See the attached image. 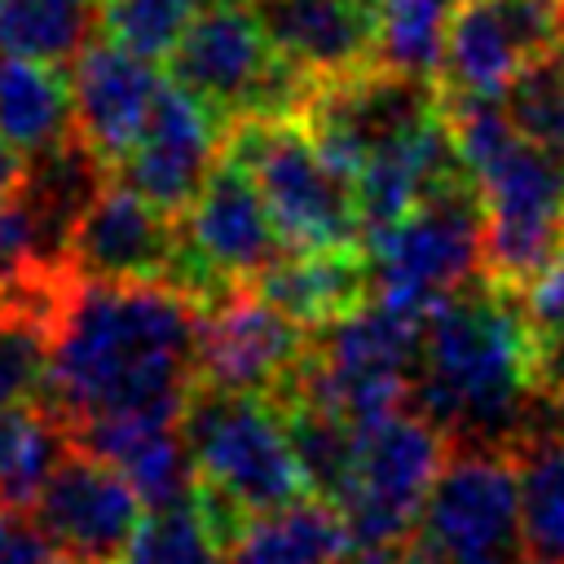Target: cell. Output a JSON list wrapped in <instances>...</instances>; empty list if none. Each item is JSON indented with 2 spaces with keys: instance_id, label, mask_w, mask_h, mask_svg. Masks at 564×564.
<instances>
[{
  "instance_id": "6da1fadb",
  "label": "cell",
  "mask_w": 564,
  "mask_h": 564,
  "mask_svg": "<svg viewBox=\"0 0 564 564\" xmlns=\"http://www.w3.org/2000/svg\"><path fill=\"white\" fill-rule=\"evenodd\" d=\"M198 322L203 304L172 282L62 269L40 401L70 427L97 414L181 419L198 383Z\"/></svg>"
},
{
  "instance_id": "7a4b0ae2",
  "label": "cell",
  "mask_w": 564,
  "mask_h": 564,
  "mask_svg": "<svg viewBox=\"0 0 564 564\" xmlns=\"http://www.w3.org/2000/svg\"><path fill=\"white\" fill-rule=\"evenodd\" d=\"M533 335L516 308V291L480 278L423 317L414 405L449 441L507 445L533 427Z\"/></svg>"
},
{
  "instance_id": "3957f363",
  "label": "cell",
  "mask_w": 564,
  "mask_h": 564,
  "mask_svg": "<svg viewBox=\"0 0 564 564\" xmlns=\"http://www.w3.org/2000/svg\"><path fill=\"white\" fill-rule=\"evenodd\" d=\"M181 436L198 476L194 502L225 538V546L247 516L286 507L308 494L286 419L269 397L194 383L181 410Z\"/></svg>"
},
{
  "instance_id": "277c9868",
  "label": "cell",
  "mask_w": 564,
  "mask_h": 564,
  "mask_svg": "<svg viewBox=\"0 0 564 564\" xmlns=\"http://www.w3.org/2000/svg\"><path fill=\"white\" fill-rule=\"evenodd\" d=\"M172 84L189 88L225 128L238 119H300L322 88L264 35L251 0L203 4L167 53Z\"/></svg>"
},
{
  "instance_id": "5b68a950",
  "label": "cell",
  "mask_w": 564,
  "mask_h": 564,
  "mask_svg": "<svg viewBox=\"0 0 564 564\" xmlns=\"http://www.w3.org/2000/svg\"><path fill=\"white\" fill-rule=\"evenodd\" d=\"M225 154L256 181L286 251L366 242L357 185L317 150L304 119H238L225 132Z\"/></svg>"
},
{
  "instance_id": "8992f818",
  "label": "cell",
  "mask_w": 564,
  "mask_h": 564,
  "mask_svg": "<svg viewBox=\"0 0 564 564\" xmlns=\"http://www.w3.org/2000/svg\"><path fill=\"white\" fill-rule=\"evenodd\" d=\"M370 300L427 317L485 278V203L476 181L432 189L410 216L366 238Z\"/></svg>"
},
{
  "instance_id": "52a82bcc",
  "label": "cell",
  "mask_w": 564,
  "mask_h": 564,
  "mask_svg": "<svg viewBox=\"0 0 564 564\" xmlns=\"http://www.w3.org/2000/svg\"><path fill=\"white\" fill-rule=\"evenodd\" d=\"M282 256L286 242L256 181L220 154L198 198L176 216V264L167 282L198 304H212L234 286H256Z\"/></svg>"
},
{
  "instance_id": "ba28073f",
  "label": "cell",
  "mask_w": 564,
  "mask_h": 564,
  "mask_svg": "<svg viewBox=\"0 0 564 564\" xmlns=\"http://www.w3.org/2000/svg\"><path fill=\"white\" fill-rule=\"evenodd\" d=\"M449 432L423 410H397L357 427V458L335 498L352 546H401L449 458Z\"/></svg>"
},
{
  "instance_id": "9c48e42d",
  "label": "cell",
  "mask_w": 564,
  "mask_h": 564,
  "mask_svg": "<svg viewBox=\"0 0 564 564\" xmlns=\"http://www.w3.org/2000/svg\"><path fill=\"white\" fill-rule=\"evenodd\" d=\"M419 524V542L445 564H529L511 445L454 441Z\"/></svg>"
},
{
  "instance_id": "30bf717a",
  "label": "cell",
  "mask_w": 564,
  "mask_h": 564,
  "mask_svg": "<svg viewBox=\"0 0 564 564\" xmlns=\"http://www.w3.org/2000/svg\"><path fill=\"white\" fill-rule=\"evenodd\" d=\"M476 185L485 203V278L520 291L564 247V159L520 137Z\"/></svg>"
},
{
  "instance_id": "8fae6325",
  "label": "cell",
  "mask_w": 564,
  "mask_h": 564,
  "mask_svg": "<svg viewBox=\"0 0 564 564\" xmlns=\"http://www.w3.org/2000/svg\"><path fill=\"white\" fill-rule=\"evenodd\" d=\"M308 352V326L286 317L260 286H234L203 304L198 383L278 397Z\"/></svg>"
},
{
  "instance_id": "7c38bea8",
  "label": "cell",
  "mask_w": 564,
  "mask_h": 564,
  "mask_svg": "<svg viewBox=\"0 0 564 564\" xmlns=\"http://www.w3.org/2000/svg\"><path fill=\"white\" fill-rule=\"evenodd\" d=\"M220 154H225V123L189 88L167 79L159 84L141 137L115 167L119 181L132 185L145 203H154L163 216H181L198 198Z\"/></svg>"
},
{
  "instance_id": "4fadbf2b",
  "label": "cell",
  "mask_w": 564,
  "mask_h": 564,
  "mask_svg": "<svg viewBox=\"0 0 564 564\" xmlns=\"http://www.w3.org/2000/svg\"><path fill=\"white\" fill-rule=\"evenodd\" d=\"M560 44L555 0H458L449 13L441 93L502 97L520 66Z\"/></svg>"
},
{
  "instance_id": "5bb4252c",
  "label": "cell",
  "mask_w": 564,
  "mask_h": 564,
  "mask_svg": "<svg viewBox=\"0 0 564 564\" xmlns=\"http://www.w3.org/2000/svg\"><path fill=\"white\" fill-rule=\"evenodd\" d=\"M31 524L62 555L119 564L141 524V498L110 463L70 445V454L44 480L31 507Z\"/></svg>"
},
{
  "instance_id": "9a60e30c",
  "label": "cell",
  "mask_w": 564,
  "mask_h": 564,
  "mask_svg": "<svg viewBox=\"0 0 564 564\" xmlns=\"http://www.w3.org/2000/svg\"><path fill=\"white\" fill-rule=\"evenodd\" d=\"M176 264V216H163L123 181H101L70 229L66 269L79 278H154L167 282Z\"/></svg>"
},
{
  "instance_id": "2e32d148",
  "label": "cell",
  "mask_w": 564,
  "mask_h": 564,
  "mask_svg": "<svg viewBox=\"0 0 564 564\" xmlns=\"http://www.w3.org/2000/svg\"><path fill=\"white\" fill-rule=\"evenodd\" d=\"M159 70L150 57L115 44V40H88L70 57V110H75V137L115 172V163L132 150L141 137L150 106L159 97Z\"/></svg>"
},
{
  "instance_id": "e0dca14e",
  "label": "cell",
  "mask_w": 564,
  "mask_h": 564,
  "mask_svg": "<svg viewBox=\"0 0 564 564\" xmlns=\"http://www.w3.org/2000/svg\"><path fill=\"white\" fill-rule=\"evenodd\" d=\"M273 48L317 84L375 66V0H251Z\"/></svg>"
},
{
  "instance_id": "ac0fdd59",
  "label": "cell",
  "mask_w": 564,
  "mask_h": 564,
  "mask_svg": "<svg viewBox=\"0 0 564 564\" xmlns=\"http://www.w3.org/2000/svg\"><path fill=\"white\" fill-rule=\"evenodd\" d=\"M286 317L317 330L361 300H370V260L361 247H330V251H286L260 282H256Z\"/></svg>"
},
{
  "instance_id": "d6986e66",
  "label": "cell",
  "mask_w": 564,
  "mask_h": 564,
  "mask_svg": "<svg viewBox=\"0 0 564 564\" xmlns=\"http://www.w3.org/2000/svg\"><path fill=\"white\" fill-rule=\"evenodd\" d=\"M352 533L335 502L295 498L247 516L229 538V564H348Z\"/></svg>"
},
{
  "instance_id": "ffe728a7",
  "label": "cell",
  "mask_w": 564,
  "mask_h": 564,
  "mask_svg": "<svg viewBox=\"0 0 564 564\" xmlns=\"http://www.w3.org/2000/svg\"><path fill=\"white\" fill-rule=\"evenodd\" d=\"M0 137L26 159L48 154L75 137L70 75L57 62L0 53Z\"/></svg>"
},
{
  "instance_id": "44dd1931",
  "label": "cell",
  "mask_w": 564,
  "mask_h": 564,
  "mask_svg": "<svg viewBox=\"0 0 564 564\" xmlns=\"http://www.w3.org/2000/svg\"><path fill=\"white\" fill-rule=\"evenodd\" d=\"M511 445L520 480V542L529 564H564V432L524 427Z\"/></svg>"
},
{
  "instance_id": "7402d4cb",
  "label": "cell",
  "mask_w": 564,
  "mask_h": 564,
  "mask_svg": "<svg viewBox=\"0 0 564 564\" xmlns=\"http://www.w3.org/2000/svg\"><path fill=\"white\" fill-rule=\"evenodd\" d=\"M70 423L48 401H18L0 410V511L22 516L35 507L53 467L70 454Z\"/></svg>"
},
{
  "instance_id": "603a6c76",
  "label": "cell",
  "mask_w": 564,
  "mask_h": 564,
  "mask_svg": "<svg viewBox=\"0 0 564 564\" xmlns=\"http://www.w3.org/2000/svg\"><path fill=\"white\" fill-rule=\"evenodd\" d=\"M101 0H0V53L70 62L97 31Z\"/></svg>"
},
{
  "instance_id": "cb8c5ba5",
  "label": "cell",
  "mask_w": 564,
  "mask_h": 564,
  "mask_svg": "<svg viewBox=\"0 0 564 564\" xmlns=\"http://www.w3.org/2000/svg\"><path fill=\"white\" fill-rule=\"evenodd\" d=\"M449 0H375V66L436 79L449 40Z\"/></svg>"
},
{
  "instance_id": "d4e9b609",
  "label": "cell",
  "mask_w": 564,
  "mask_h": 564,
  "mask_svg": "<svg viewBox=\"0 0 564 564\" xmlns=\"http://www.w3.org/2000/svg\"><path fill=\"white\" fill-rule=\"evenodd\" d=\"M286 419V432H291V445H295V458L304 467V480H308V494L335 502L352 476V458H357V427L344 423L339 414L313 405V401H273Z\"/></svg>"
},
{
  "instance_id": "484cf974",
  "label": "cell",
  "mask_w": 564,
  "mask_h": 564,
  "mask_svg": "<svg viewBox=\"0 0 564 564\" xmlns=\"http://www.w3.org/2000/svg\"><path fill=\"white\" fill-rule=\"evenodd\" d=\"M119 564H229V546L212 529L203 507L194 498H185L176 507L150 511L137 524Z\"/></svg>"
},
{
  "instance_id": "4316f807",
  "label": "cell",
  "mask_w": 564,
  "mask_h": 564,
  "mask_svg": "<svg viewBox=\"0 0 564 564\" xmlns=\"http://www.w3.org/2000/svg\"><path fill=\"white\" fill-rule=\"evenodd\" d=\"M502 106L524 141L564 159V44L533 53L502 93Z\"/></svg>"
},
{
  "instance_id": "83f0119b",
  "label": "cell",
  "mask_w": 564,
  "mask_h": 564,
  "mask_svg": "<svg viewBox=\"0 0 564 564\" xmlns=\"http://www.w3.org/2000/svg\"><path fill=\"white\" fill-rule=\"evenodd\" d=\"M194 4L198 0H101V26L106 40L154 62L172 53L194 18Z\"/></svg>"
},
{
  "instance_id": "f1b7e54d",
  "label": "cell",
  "mask_w": 564,
  "mask_h": 564,
  "mask_svg": "<svg viewBox=\"0 0 564 564\" xmlns=\"http://www.w3.org/2000/svg\"><path fill=\"white\" fill-rule=\"evenodd\" d=\"M516 295L533 344H564V247Z\"/></svg>"
},
{
  "instance_id": "f546056e",
  "label": "cell",
  "mask_w": 564,
  "mask_h": 564,
  "mask_svg": "<svg viewBox=\"0 0 564 564\" xmlns=\"http://www.w3.org/2000/svg\"><path fill=\"white\" fill-rule=\"evenodd\" d=\"M0 564H57V546L35 529V524H13L9 551L0 555Z\"/></svg>"
},
{
  "instance_id": "4dcf8cb0",
  "label": "cell",
  "mask_w": 564,
  "mask_h": 564,
  "mask_svg": "<svg viewBox=\"0 0 564 564\" xmlns=\"http://www.w3.org/2000/svg\"><path fill=\"white\" fill-rule=\"evenodd\" d=\"M26 167H31V159H26L18 145H9V141L0 137V207L13 203V198L22 194V185H26Z\"/></svg>"
},
{
  "instance_id": "1f68e13d",
  "label": "cell",
  "mask_w": 564,
  "mask_h": 564,
  "mask_svg": "<svg viewBox=\"0 0 564 564\" xmlns=\"http://www.w3.org/2000/svg\"><path fill=\"white\" fill-rule=\"evenodd\" d=\"M401 564H445V560H441V555H432V551L414 538V542H401Z\"/></svg>"
},
{
  "instance_id": "d6a6232c",
  "label": "cell",
  "mask_w": 564,
  "mask_h": 564,
  "mask_svg": "<svg viewBox=\"0 0 564 564\" xmlns=\"http://www.w3.org/2000/svg\"><path fill=\"white\" fill-rule=\"evenodd\" d=\"M546 405L555 410V427L564 432V379H560V383H555V388L546 392Z\"/></svg>"
},
{
  "instance_id": "836d02e7",
  "label": "cell",
  "mask_w": 564,
  "mask_h": 564,
  "mask_svg": "<svg viewBox=\"0 0 564 564\" xmlns=\"http://www.w3.org/2000/svg\"><path fill=\"white\" fill-rule=\"evenodd\" d=\"M13 524H18V516H9V511H0V555L9 551V538H13Z\"/></svg>"
},
{
  "instance_id": "e575fe53",
  "label": "cell",
  "mask_w": 564,
  "mask_h": 564,
  "mask_svg": "<svg viewBox=\"0 0 564 564\" xmlns=\"http://www.w3.org/2000/svg\"><path fill=\"white\" fill-rule=\"evenodd\" d=\"M57 564H97V560H79V555H66V560H57Z\"/></svg>"
},
{
  "instance_id": "d590c367",
  "label": "cell",
  "mask_w": 564,
  "mask_h": 564,
  "mask_svg": "<svg viewBox=\"0 0 564 564\" xmlns=\"http://www.w3.org/2000/svg\"><path fill=\"white\" fill-rule=\"evenodd\" d=\"M198 4H212V0H198Z\"/></svg>"
},
{
  "instance_id": "8d00e7d4",
  "label": "cell",
  "mask_w": 564,
  "mask_h": 564,
  "mask_svg": "<svg viewBox=\"0 0 564 564\" xmlns=\"http://www.w3.org/2000/svg\"><path fill=\"white\" fill-rule=\"evenodd\" d=\"M449 4H458V0H449Z\"/></svg>"
}]
</instances>
